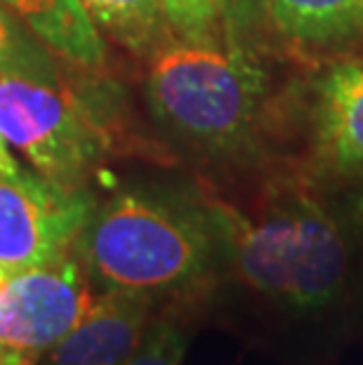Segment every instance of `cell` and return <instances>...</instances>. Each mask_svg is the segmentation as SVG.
Returning a JSON list of instances; mask_svg holds the SVG:
<instances>
[{"label":"cell","mask_w":363,"mask_h":365,"mask_svg":"<svg viewBox=\"0 0 363 365\" xmlns=\"http://www.w3.org/2000/svg\"><path fill=\"white\" fill-rule=\"evenodd\" d=\"M222 12L224 38L245 48H255L257 36L265 29L262 0H218Z\"/></svg>","instance_id":"cell-15"},{"label":"cell","mask_w":363,"mask_h":365,"mask_svg":"<svg viewBox=\"0 0 363 365\" xmlns=\"http://www.w3.org/2000/svg\"><path fill=\"white\" fill-rule=\"evenodd\" d=\"M189 337L173 321H160L146 328L140 346L123 365H180L187 354Z\"/></svg>","instance_id":"cell-14"},{"label":"cell","mask_w":363,"mask_h":365,"mask_svg":"<svg viewBox=\"0 0 363 365\" xmlns=\"http://www.w3.org/2000/svg\"><path fill=\"white\" fill-rule=\"evenodd\" d=\"M57 59L81 71L106 66V41L81 0H0Z\"/></svg>","instance_id":"cell-9"},{"label":"cell","mask_w":363,"mask_h":365,"mask_svg":"<svg viewBox=\"0 0 363 365\" xmlns=\"http://www.w3.org/2000/svg\"><path fill=\"white\" fill-rule=\"evenodd\" d=\"M19 168L21 165L12 158L10 149H7V142H5L3 137H0V173H3V175H12V173H17Z\"/></svg>","instance_id":"cell-17"},{"label":"cell","mask_w":363,"mask_h":365,"mask_svg":"<svg viewBox=\"0 0 363 365\" xmlns=\"http://www.w3.org/2000/svg\"><path fill=\"white\" fill-rule=\"evenodd\" d=\"M149 108L170 135L210 158L250 156L272 108V76L255 48L229 38H170L149 54Z\"/></svg>","instance_id":"cell-3"},{"label":"cell","mask_w":363,"mask_h":365,"mask_svg":"<svg viewBox=\"0 0 363 365\" xmlns=\"http://www.w3.org/2000/svg\"><path fill=\"white\" fill-rule=\"evenodd\" d=\"M265 26L300 48H335L363 29V0H262Z\"/></svg>","instance_id":"cell-10"},{"label":"cell","mask_w":363,"mask_h":365,"mask_svg":"<svg viewBox=\"0 0 363 365\" xmlns=\"http://www.w3.org/2000/svg\"><path fill=\"white\" fill-rule=\"evenodd\" d=\"M337 215L344 224L347 234L363 240V182L347 186L342 205H339Z\"/></svg>","instance_id":"cell-16"},{"label":"cell","mask_w":363,"mask_h":365,"mask_svg":"<svg viewBox=\"0 0 363 365\" xmlns=\"http://www.w3.org/2000/svg\"><path fill=\"white\" fill-rule=\"evenodd\" d=\"M99 34L137 57L173 38L160 0H81Z\"/></svg>","instance_id":"cell-11"},{"label":"cell","mask_w":363,"mask_h":365,"mask_svg":"<svg viewBox=\"0 0 363 365\" xmlns=\"http://www.w3.org/2000/svg\"><path fill=\"white\" fill-rule=\"evenodd\" d=\"M113 95L104 85L0 76V137L52 182L81 186L113 156Z\"/></svg>","instance_id":"cell-4"},{"label":"cell","mask_w":363,"mask_h":365,"mask_svg":"<svg viewBox=\"0 0 363 365\" xmlns=\"http://www.w3.org/2000/svg\"><path fill=\"white\" fill-rule=\"evenodd\" d=\"M19 354L21 351H17V349H10V346L0 344V365H14V363H17V359H19Z\"/></svg>","instance_id":"cell-18"},{"label":"cell","mask_w":363,"mask_h":365,"mask_svg":"<svg viewBox=\"0 0 363 365\" xmlns=\"http://www.w3.org/2000/svg\"><path fill=\"white\" fill-rule=\"evenodd\" d=\"M90 281L78 247L38 267L10 271L0 283V344L34 356L52 349L90 309Z\"/></svg>","instance_id":"cell-6"},{"label":"cell","mask_w":363,"mask_h":365,"mask_svg":"<svg viewBox=\"0 0 363 365\" xmlns=\"http://www.w3.org/2000/svg\"><path fill=\"white\" fill-rule=\"evenodd\" d=\"M168 26L182 41H222V12L218 0H160Z\"/></svg>","instance_id":"cell-13"},{"label":"cell","mask_w":363,"mask_h":365,"mask_svg":"<svg viewBox=\"0 0 363 365\" xmlns=\"http://www.w3.org/2000/svg\"><path fill=\"white\" fill-rule=\"evenodd\" d=\"M205 200L222 252L255 292L300 314L337 299L349 271V240L339 215L312 186L285 182L248 210L215 196Z\"/></svg>","instance_id":"cell-1"},{"label":"cell","mask_w":363,"mask_h":365,"mask_svg":"<svg viewBox=\"0 0 363 365\" xmlns=\"http://www.w3.org/2000/svg\"><path fill=\"white\" fill-rule=\"evenodd\" d=\"M14 365H36L34 354H24V351H21V354H19V359H17V363H14Z\"/></svg>","instance_id":"cell-19"},{"label":"cell","mask_w":363,"mask_h":365,"mask_svg":"<svg viewBox=\"0 0 363 365\" xmlns=\"http://www.w3.org/2000/svg\"><path fill=\"white\" fill-rule=\"evenodd\" d=\"M78 252L102 290L160 294L198 283L222 252L205 198L123 186L97 203Z\"/></svg>","instance_id":"cell-2"},{"label":"cell","mask_w":363,"mask_h":365,"mask_svg":"<svg viewBox=\"0 0 363 365\" xmlns=\"http://www.w3.org/2000/svg\"><path fill=\"white\" fill-rule=\"evenodd\" d=\"M151 297L102 290L78 325L50 349L48 365H123L149 328Z\"/></svg>","instance_id":"cell-8"},{"label":"cell","mask_w":363,"mask_h":365,"mask_svg":"<svg viewBox=\"0 0 363 365\" xmlns=\"http://www.w3.org/2000/svg\"><path fill=\"white\" fill-rule=\"evenodd\" d=\"M312 170L335 184L363 182V66L335 64L314 85Z\"/></svg>","instance_id":"cell-7"},{"label":"cell","mask_w":363,"mask_h":365,"mask_svg":"<svg viewBox=\"0 0 363 365\" xmlns=\"http://www.w3.org/2000/svg\"><path fill=\"white\" fill-rule=\"evenodd\" d=\"M95 207L85 184H59L24 168L0 173V269L10 274L71 252Z\"/></svg>","instance_id":"cell-5"},{"label":"cell","mask_w":363,"mask_h":365,"mask_svg":"<svg viewBox=\"0 0 363 365\" xmlns=\"http://www.w3.org/2000/svg\"><path fill=\"white\" fill-rule=\"evenodd\" d=\"M59 61L0 3V76H19L57 85L66 78Z\"/></svg>","instance_id":"cell-12"},{"label":"cell","mask_w":363,"mask_h":365,"mask_svg":"<svg viewBox=\"0 0 363 365\" xmlns=\"http://www.w3.org/2000/svg\"><path fill=\"white\" fill-rule=\"evenodd\" d=\"M7 276V271H3V269H0V283H3V278Z\"/></svg>","instance_id":"cell-20"}]
</instances>
